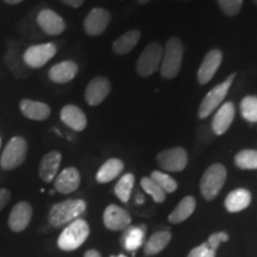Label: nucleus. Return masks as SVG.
<instances>
[{
  "label": "nucleus",
  "instance_id": "obj_1",
  "mask_svg": "<svg viewBox=\"0 0 257 257\" xmlns=\"http://www.w3.org/2000/svg\"><path fill=\"white\" fill-rule=\"evenodd\" d=\"M184 59V46L178 37L169 38L163 49L162 62L160 66V73L162 78L174 79L181 69Z\"/></svg>",
  "mask_w": 257,
  "mask_h": 257
},
{
  "label": "nucleus",
  "instance_id": "obj_2",
  "mask_svg": "<svg viewBox=\"0 0 257 257\" xmlns=\"http://www.w3.org/2000/svg\"><path fill=\"white\" fill-rule=\"evenodd\" d=\"M86 206H87L86 201L81 200V199H72V200L59 202L50 208L48 219L53 226H63V225L78 219L86 211Z\"/></svg>",
  "mask_w": 257,
  "mask_h": 257
},
{
  "label": "nucleus",
  "instance_id": "obj_3",
  "mask_svg": "<svg viewBox=\"0 0 257 257\" xmlns=\"http://www.w3.org/2000/svg\"><path fill=\"white\" fill-rule=\"evenodd\" d=\"M89 236V225L82 218L73 220L60 234L57 245L64 251H73L80 248Z\"/></svg>",
  "mask_w": 257,
  "mask_h": 257
},
{
  "label": "nucleus",
  "instance_id": "obj_4",
  "mask_svg": "<svg viewBox=\"0 0 257 257\" xmlns=\"http://www.w3.org/2000/svg\"><path fill=\"white\" fill-rule=\"evenodd\" d=\"M226 181V168L220 163L208 167L200 180V193L205 200L211 201L217 198Z\"/></svg>",
  "mask_w": 257,
  "mask_h": 257
},
{
  "label": "nucleus",
  "instance_id": "obj_5",
  "mask_svg": "<svg viewBox=\"0 0 257 257\" xmlns=\"http://www.w3.org/2000/svg\"><path fill=\"white\" fill-rule=\"evenodd\" d=\"M28 155V143L23 137L16 136L10 140L0 159V167L4 170H14L23 165Z\"/></svg>",
  "mask_w": 257,
  "mask_h": 257
},
{
  "label": "nucleus",
  "instance_id": "obj_6",
  "mask_svg": "<svg viewBox=\"0 0 257 257\" xmlns=\"http://www.w3.org/2000/svg\"><path fill=\"white\" fill-rule=\"evenodd\" d=\"M234 76H236V73L231 74V75L225 80L224 82L217 85L216 87H213L210 92L205 95V98L202 99L200 106H199L198 115L200 119H205L210 115L212 112L216 111L218 107L221 105V102L224 101L225 96L229 93V89L232 85Z\"/></svg>",
  "mask_w": 257,
  "mask_h": 257
},
{
  "label": "nucleus",
  "instance_id": "obj_7",
  "mask_svg": "<svg viewBox=\"0 0 257 257\" xmlns=\"http://www.w3.org/2000/svg\"><path fill=\"white\" fill-rule=\"evenodd\" d=\"M163 57V47L157 42L149 43L144 48L137 60L136 70L142 78L153 75L160 69Z\"/></svg>",
  "mask_w": 257,
  "mask_h": 257
},
{
  "label": "nucleus",
  "instance_id": "obj_8",
  "mask_svg": "<svg viewBox=\"0 0 257 257\" xmlns=\"http://www.w3.org/2000/svg\"><path fill=\"white\" fill-rule=\"evenodd\" d=\"M57 48L54 43H43L29 47L23 55V61L29 68H41L55 56Z\"/></svg>",
  "mask_w": 257,
  "mask_h": 257
},
{
  "label": "nucleus",
  "instance_id": "obj_9",
  "mask_svg": "<svg viewBox=\"0 0 257 257\" xmlns=\"http://www.w3.org/2000/svg\"><path fill=\"white\" fill-rule=\"evenodd\" d=\"M156 160L162 169L168 172H182L187 167L188 155L184 148L175 147L161 152Z\"/></svg>",
  "mask_w": 257,
  "mask_h": 257
},
{
  "label": "nucleus",
  "instance_id": "obj_10",
  "mask_svg": "<svg viewBox=\"0 0 257 257\" xmlns=\"http://www.w3.org/2000/svg\"><path fill=\"white\" fill-rule=\"evenodd\" d=\"M111 92V82L104 76H96L89 81L85 91V99L88 105L98 106L107 98Z\"/></svg>",
  "mask_w": 257,
  "mask_h": 257
},
{
  "label": "nucleus",
  "instance_id": "obj_11",
  "mask_svg": "<svg viewBox=\"0 0 257 257\" xmlns=\"http://www.w3.org/2000/svg\"><path fill=\"white\" fill-rule=\"evenodd\" d=\"M110 21L111 15L107 10L95 8L87 15L83 22V28L89 36H99L107 29Z\"/></svg>",
  "mask_w": 257,
  "mask_h": 257
},
{
  "label": "nucleus",
  "instance_id": "obj_12",
  "mask_svg": "<svg viewBox=\"0 0 257 257\" xmlns=\"http://www.w3.org/2000/svg\"><path fill=\"white\" fill-rule=\"evenodd\" d=\"M223 53L219 49H212L206 54L198 70V81L200 85H206L212 80L217 70L219 69Z\"/></svg>",
  "mask_w": 257,
  "mask_h": 257
},
{
  "label": "nucleus",
  "instance_id": "obj_13",
  "mask_svg": "<svg viewBox=\"0 0 257 257\" xmlns=\"http://www.w3.org/2000/svg\"><path fill=\"white\" fill-rule=\"evenodd\" d=\"M37 24L44 34L50 36H57L66 30V23L63 18L53 10L44 9L37 16Z\"/></svg>",
  "mask_w": 257,
  "mask_h": 257
},
{
  "label": "nucleus",
  "instance_id": "obj_14",
  "mask_svg": "<svg viewBox=\"0 0 257 257\" xmlns=\"http://www.w3.org/2000/svg\"><path fill=\"white\" fill-rule=\"evenodd\" d=\"M104 224L108 230L124 231L131 225V217L124 208L110 205L104 212Z\"/></svg>",
  "mask_w": 257,
  "mask_h": 257
},
{
  "label": "nucleus",
  "instance_id": "obj_15",
  "mask_svg": "<svg viewBox=\"0 0 257 257\" xmlns=\"http://www.w3.org/2000/svg\"><path fill=\"white\" fill-rule=\"evenodd\" d=\"M32 218V207L27 201H21L15 205L9 217V227L15 232H22L30 224Z\"/></svg>",
  "mask_w": 257,
  "mask_h": 257
},
{
  "label": "nucleus",
  "instance_id": "obj_16",
  "mask_svg": "<svg viewBox=\"0 0 257 257\" xmlns=\"http://www.w3.org/2000/svg\"><path fill=\"white\" fill-rule=\"evenodd\" d=\"M80 182H81V178H80L79 170L74 167H68L63 169L54 180V187L62 194H69L79 188Z\"/></svg>",
  "mask_w": 257,
  "mask_h": 257
},
{
  "label": "nucleus",
  "instance_id": "obj_17",
  "mask_svg": "<svg viewBox=\"0 0 257 257\" xmlns=\"http://www.w3.org/2000/svg\"><path fill=\"white\" fill-rule=\"evenodd\" d=\"M61 161H62V155L57 150H53V152L46 154L42 159L40 163V178L43 180L44 182L49 184V182L54 181L57 176V172H59Z\"/></svg>",
  "mask_w": 257,
  "mask_h": 257
},
{
  "label": "nucleus",
  "instance_id": "obj_18",
  "mask_svg": "<svg viewBox=\"0 0 257 257\" xmlns=\"http://www.w3.org/2000/svg\"><path fill=\"white\" fill-rule=\"evenodd\" d=\"M234 118V105L231 101L224 102L220 106L219 110L214 114L212 120V130L213 133L220 136L229 130Z\"/></svg>",
  "mask_w": 257,
  "mask_h": 257
},
{
  "label": "nucleus",
  "instance_id": "obj_19",
  "mask_svg": "<svg viewBox=\"0 0 257 257\" xmlns=\"http://www.w3.org/2000/svg\"><path fill=\"white\" fill-rule=\"evenodd\" d=\"M61 120L74 131H83L87 126V117L81 108L75 105H66L61 110Z\"/></svg>",
  "mask_w": 257,
  "mask_h": 257
},
{
  "label": "nucleus",
  "instance_id": "obj_20",
  "mask_svg": "<svg viewBox=\"0 0 257 257\" xmlns=\"http://www.w3.org/2000/svg\"><path fill=\"white\" fill-rule=\"evenodd\" d=\"M19 108H21L24 117L31 120H46L49 118L51 113V108L49 107V105L41 101L30 100V99H23V100L19 102Z\"/></svg>",
  "mask_w": 257,
  "mask_h": 257
},
{
  "label": "nucleus",
  "instance_id": "obj_21",
  "mask_svg": "<svg viewBox=\"0 0 257 257\" xmlns=\"http://www.w3.org/2000/svg\"><path fill=\"white\" fill-rule=\"evenodd\" d=\"M78 72L79 67L74 61H62L51 67L49 79L55 83H66L75 78Z\"/></svg>",
  "mask_w": 257,
  "mask_h": 257
},
{
  "label": "nucleus",
  "instance_id": "obj_22",
  "mask_svg": "<svg viewBox=\"0 0 257 257\" xmlns=\"http://www.w3.org/2000/svg\"><path fill=\"white\" fill-rule=\"evenodd\" d=\"M146 232L147 226H144V225H137V226H131L130 225L123 231L120 242L128 251H135L140 246H142Z\"/></svg>",
  "mask_w": 257,
  "mask_h": 257
},
{
  "label": "nucleus",
  "instance_id": "obj_23",
  "mask_svg": "<svg viewBox=\"0 0 257 257\" xmlns=\"http://www.w3.org/2000/svg\"><path fill=\"white\" fill-rule=\"evenodd\" d=\"M250 202H251V193L245 188H237L227 194L225 199V207L231 213H234L245 210Z\"/></svg>",
  "mask_w": 257,
  "mask_h": 257
},
{
  "label": "nucleus",
  "instance_id": "obj_24",
  "mask_svg": "<svg viewBox=\"0 0 257 257\" xmlns=\"http://www.w3.org/2000/svg\"><path fill=\"white\" fill-rule=\"evenodd\" d=\"M124 170V162L119 159L107 160L96 173L95 179L99 184H107L120 175Z\"/></svg>",
  "mask_w": 257,
  "mask_h": 257
},
{
  "label": "nucleus",
  "instance_id": "obj_25",
  "mask_svg": "<svg viewBox=\"0 0 257 257\" xmlns=\"http://www.w3.org/2000/svg\"><path fill=\"white\" fill-rule=\"evenodd\" d=\"M195 206H197L195 198L192 197V195H187V197H185L179 202L178 206L169 214L168 220L172 224H179L187 220L193 214V212H194Z\"/></svg>",
  "mask_w": 257,
  "mask_h": 257
},
{
  "label": "nucleus",
  "instance_id": "obj_26",
  "mask_svg": "<svg viewBox=\"0 0 257 257\" xmlns=\"http://www.w3.org/2000/svg\"><path fill=\"white\" fill-rule=\"evenodd\" d=\"M140 38L141 31L128 30L113 42L112 49H113L114 53L118 54V55H125V54L130 53V51L136 47Z\"/></svg>",
  "mask_w": 257,
  "mask_h": 257
},
{
  "label": "nucleus",
  "instance_id": "obj_27",
  "mask_svg": "<svg viewBox=\"0 0 257 257\" xmlns=\"http://www.w3.org/2000/svg\"><path fill=\"white\" fill-rule=\"evenodd\" d=\"M170 239H172V234L169 231H157L148 239L144 246V253L148 256L156 255L168 245Z\"/></svg>",
  "mask_w": 257,
  "mask_h": 257
},
{
  "label": "nucleus",
  "instance_id": "obj_28",
  "mask_svg": "<svg viewBox=\"0 0 257 257\" xmlns=\"http://www.w3.org/2000/svg\"><path fill=\"white\" fill-rule=\"evenodd\" d=\"M5 62L8 68L11 70L12 74L18 79H23L27 78L28 73H27V64L24 63V61L22 62L21 56L18 55V50L14 47H10L8 49V53H6L5 56Z\"/></svg>",
  "mask_w": 257,
  "mask_h": 257
},
{
  "label": "nucleus",
  "instance_id": "obj_29",
  "mask_svg": "<svg viewBox=\"0 0 257 257\" xmlns=\"http://www.w3.org/2000/svg\"><path fill=\"white\" fill-rule=\"evenodd\" d=\"M134 185H135V176L134 174H131V173H127V174L121 176L119 181L117 182V185H115L114 187V193L121 202L128 201L131 192H133Z\"/></svg>",
  "mask_w": 257,
  "mask_h": 257
},
{
  "label": "nucleus",
  "instance_id": "obj_30",
  "mask_svg": "<svg viewBox=\"0 0 257 257\" xmlns=\"http://www.w3.org/2000/svg\"><path fill=\"white\" fill-rule=\"evenodd\" d=\"M234 165L239 169H257V150L245 149L234 157Z\"/></svg>",
  "mask_w": 257,
  "mask_h": 257
},
{
  "label": "nucleus",
  "instance_id": "obj_31",
  "mask_svg": "<svg viewBox=\"0 0 257 257\" xmlns=\"http://www.w3.org/2000/svg\"><path fill=\"white\" fill-rule=\"evenodd\" d=\"M240 113L245 120L257 123V96L248 95L240 101Z\"/></svg>",
  "mask_w": 257,
  "mask_h": 257
},
{
  "label": "nucleus",
  "instance_id": "obj_32",
  "mask_svg": "<svg viewBox=\"0 0 257 257\" xmlns=\"http://www.w3.org/2000/svg\"><path fill=\"white\" fill-rule=\"evenodd\" d=\"M141 186H142L144 192L148 193L149 195H152L154 201L157 202V204H161V202L166 200V193L162 191V188H161L152 178H146V176H144V178L141 180Z\"/></svg>",
  "mask_w": 257,
  "mask_h": 257
},
{
  "label": "nucleus",
  "instance_id": "obj_33",
  "mask_svg": "<svg viewBox=\"0 0 257 257\" xmlns=\"http://www.w3.org/2000/svg\"><path fill=\"white\" fill-rule=\"evenodd\" d=\"M150 178L162 188V191L165 193H173L178 189V182H176L172 176L166 174V173L155 170V172L152 173Z\"/></svg>",
  "mask_w": 257,
  "mask_h": 257
},
{
  "label": "nucleus",
  "instance_id": "obj_34",
  "mask_svg": "<svg viewBox=\"0 0 257 257\" xmlns=\"http://www.w3.org/2000/svg\"><path fill=\"white\" fill-rule=\"evenodd\" d=\"M221 11L229 17H234L240 12L243 0H217Z\"/></svg>",
  "mask_w": 257,
  "mask_h": 257
},
{
  "label": "nucleus",
  "instance_id": "obj_35",
  "mask_svg": "<svg viewBox=\"0 0 257 257\" xmlns=\"http://www.w3.org/2000/svg\"><path fill=\"white\" fill-rule=\"evenodd\" d=\"M216 250H213L208 245L207 242L200 244L197 248L191 250L188 257H216Z\"/></svg>",
  "mask_w": 257,
  "mask_h": 257
},
{
  "label": "nucleus",
  "instance_id": "obj_36",
  "mask_svg": "<svg viewBox=\"0 0 257 257\" xmlns=\"http://www.w3.org/2000/svg\"><path fill=\"white\" fill-rule=\"evenodd\" d=\"M229 240V234L226 232H216V233H212L207 239V244L211 246L213 250H218L219 245L221 243L227 242Z\"/></svg>",
  "mask_w": 257,
  "mask_h": 257
},
{
  "label": "nucleus",
  "instance_id": "obj_37",
  "mask_svg": "<svg viewBox=\"0 0 257 257\" xmlns=\"http://www.w3.org/2000/svg\"><path fill=\"white\" fill-rule=\"evenodd\" d=\"M10 199H11V193L6 188L0 189V211L9 204Z\"/></svg>",
  "mask_w": 257,
  "mask_h": 257
},
{
  "label": "nucleus",
  "instance_id": "obj_38",
  "mask_svg": "<svg viewBox=\"0 0 257 257\" xmlns=\"http://www.w3.org/2000/svg\"><path fill=\"white\" fill-rule=\"evenodd\" d=\"M61 2L64 3L66 5L68 6H72V8H80L83 4V2L85 0H61Z\"/></svg>",
  "mask_w": 257,
  "mask_h": 257
},
{
  "label": "nucleus",
  "instance_id": "obj_39",
  "mask_svg": "<svg viewBox=\"0 0 257 257\" xmlns=\"http://www.w3.org/2000/svg\"><path fill=\"white\" fill-rule=\"evenodd\" d=\"M85 257H101V255L96 250H88V251H86Z\"/></svg>",
  "mask_w": 257,
  "mask_h": 257
},
{
  "label": "nucleus",
  "instance_id": "obj_40",
  "mask_svg": "<svg viewBox=\"0 0 257 257\" xmlns=\"http://www.w3.org/2000/svg\"><path fill=\"white\" fill-rule=\"evenodd\" d=\"M4 2L9 5H16V4H19V3H22L23 0H4Z\"/></svg>",
  "mask_w": 257,
  "mask_h": 257
},
{
  "label": "nucleus",
  "instance_id": "obj_41",
  "mask_svg": "<svg viewBox=\"0 0 257 257\" xmlns=\"http://www.w3.org/2000/svg\"><path fill=\"white\" fill-rule=\"evenodd\" d=\"M143 198H142V195H138V199H137V202L138 204H143Z\"/></svg>",
  "mask_w": 257,
  "mask_h": 257
},
{
  "label": "nucleus",
  "instance_id": "obj_42",
  "mask_svg": "<svg viewBox=\"0 0 257 257\" xmlns=\"http://www.w3.org/2000/svg\"><path fill=\"white\" fill-rule=\"evenodd\" d=\"M149 2H150V0H138V3H140V4H142V5H146Z\"/></svg>",
  "mask_w": 257,
  "mask_h": 257
},
{
  "label": "nucleus",
  "instance_id": "obj_43",
  "mask_svg": "<svg viewBox=\"0 0 257 257\" xmlns=\"http://www.w3.org/2000/svg\"><path fill=\"white\" fill-rule=\"evenodd\" d=\"M110 257H127V256H125L124 253H120V255H118V256H114L113 255V256H110Z\"/></svg>",
  "mask_w": 257,
  "mask_h": 257
},
{
  "label": "nucleus",
  "instance_id": "obj_44",
  "mask_svg": "<svg viewBox=\"0 0 257 257\" xmlns=\"http://www.w3.org/2000/svg\"><path fill=\"white\" fill-rule=\"evenodd\" d=\"M253 2H255V4L257 5V0H253Z\"/></svg>",
  "mask_w": 257,
  "mask_h": 257
},
{
  "label": "nucleus",
  "instance_id": "obj_45",
  "mask_svg": "<svg viewBox=\"0 0 257 257\" xmlns=\"http://www.w3.org/2000/svg\"><path fill=\"white\" fill-rule=\"evenodd\" d=\"M0 147H2V140H0Z\"/></svg>",
  "mask_w": 257,
  "mask_h": 257
},
{
  "label": "nucleus",
  "instance_id": "obj_46",
  "mask_svg": "<svg viewBox=\"0 0 257 257\" xmlns=\"http://www.w3.org/2000/svg\"><path fill=\"white\" fill-rule=\"evenodd\" d=\"M184 2H188V0H184Z\"/></svg>",
  "mask_w": 257,
  "mask_h": 257
}]
</instances>
